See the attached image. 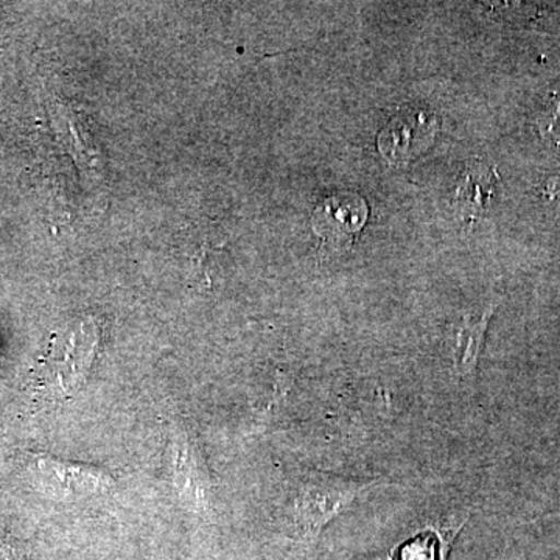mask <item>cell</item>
Here are the masks:
<instances>
[{
	"label": "cell",
	"mask_w": 560,
	"mask_h": 560,
	"mask_svg": "<svg viewBox=\"0 0 560 560\" xmlns=\"http://www.w3.org/2000/svg\"><path fill=\"white\" fill-rule=\"evenodd\" d=\"M375 481H353L327 474H312L302 480L291 506V522L298 537L315 541L324 528L348 511L363 492L377 488Z\"/></svg>",
	"instance_id": "obj_1"
},
{
	"label": "cell",
	"mask_w": 560,
	"mask_h": 560,
	"mask_svg": "<svg viewBox=\"0 0 560 560\" xmlns=\"http://www.w3.org/2000/svg\"><path fill=\"white\" fill-rule=\"evenodd\" d=\"M97 345L98 331L92 320H84L55 342L46 364V385L55 396H69L84 385Z\"/></svg>",
	"instance_id": "obj_2"
},
{
	"label": "cell",
	"mask_w": 560,
	"mask_h": 560,
	"mask_svg": "<svg viewBox=\"0 0 560 560\" xmlns=\"http://www.w3.org/2000/svg\"><path fill=\"white\" fill-rule=\"evenodd\" d=\"M35 477L47 495L61 501L91 500L105 495L116 481L108 471L86 464L39 456L35 459Z\"/></svg>",
	"instance_id": "obj_3"
},
{
	"label": "cell",
	"mask_w": 560,
	"mask_h": 560,
	"mask_svg": "<svg viewBox=\"0 0 560 560\" xmlns=\"http://www.w3.org/2000/svg\"><path fill=\"white\" fill-rule=\"evenodd\" d=\"M171 460L173 485L187 510H212V480L197 442L186 427H173L171 431Z\"/></svg>",
	"instance_id": "obj_4"
},
{
	"label": "cell",
	"mask_w": 560,
	"mask_h": 560,
	"mask_svg": "<svg viewBox=\"0 0 560 560\" xmlns=\"http://www.w3.org/2000/svg\"><path fill=\"white\" fill-rule=\"evenodd\" d=\"M436 130V117L429 110H400L378 136V150L393 164H404L429 149Z\"/></svg>",
	"instance_id": "obj_5"
},
{
	"label": "cell",
	"mask_w": 560,
	"mask_h": 560,
	"mask_svg": "<svg viewBox=\"0 0 560 560\" xmlns=\"http://www.w3.org/2000/svg\"><path fill=\"white\" fill-rule=\"evenodd\" d=\"M495 307V304H490L488 311L482 312L478 318L477 315H464L448 329V359H451L453 374L460 382L471 385L477 378L486 331Z\"/></svg>",
	"instance_id": "obj_6"
},
{
	"label": "cell",
	"mask_w": 560,
	"mask_h": 560,
	"mask_svg": "<svg viewBox=\"0 0 560 560\" xmlns=\"http://www.w3.org/2000/svg\"><path fill=\"white\" fill-rule=\"evenodd\" d=\"M368 219V206L357 194L327 198L313 213V230L324 242L352 243Z\"/></svg>",
	"instance_id": "obj_7"
},
{
	"label": "cell",
	"mask_w": 560,
	"mask_h": 560,
	"mask_svg": "<svg viewBox=\"0 0 560 560\" xmlns=\"http://www.w3.org/2000/svg\"><path fill=\"white\" fill-rule=\"evenodd\" d=\"M458 186L459 208L469 210V212H477V209L485 208L486 201L492 195L493 180H495V173L490 171L486 165L471 162L470 167L460 176Z\"/></svg>",
	"instance_id": "obj_8"
},
{
	"label": "cell",
	"mask_w": 560,
	"mask_h": 560,
	"mask_svg": "<svg viewBox=\"0 0 560 560\" xmlns=\"http://www.w3.org/2000/svg\"><path fill=\"white\" fill-rule=\"evenodd\" d=\"M539 125L544 138L560 143V103H552V105L544 110Z\"/></svg>",
	"instance_id": "obj_9"
},
{
	"label": "cell",
	"mask_w": 560,
	"mask_h": 560,
	"mask_svg": "<svg viewBox=\"0 0 560 560\" xmlns=\"http://www.w3.org/2000/svg\"><path fill=\"white\" fill-rule=\"evenodd\" d=\"M0 560H27L16 541L0 540Z\"/></svg>",
	"instance_id": "obj_10"
}]
</instances>
